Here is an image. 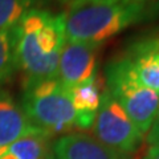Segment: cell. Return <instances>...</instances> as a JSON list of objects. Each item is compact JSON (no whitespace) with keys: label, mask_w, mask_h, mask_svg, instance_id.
<instances>
[{"label":"cell","mask_w":159,"mask_h":159,"mask_svg":"<svg viewBox=\"0 0 159 159\" xmlns=\"http://www.w3.org/2000/svg\"><path fill=\"white\" fill-rule=\"evenodd\" d=\"M34 0H0V31L12 29L29 9Z\"/></svg>","instance_id":"cell-13"},{"label":"cell","mask_w":159,"mask_h":159,"mask_svg":"<svg viewBox=\"0 0 159 159\" xmlns=\"http://www.w3.org/2000/svg\"><path fill=\"white\" fill-rule=\"evenodd\" d=\"M92 131L93 137L101 143L125 155H133L145 145V135L106 89L103 90Z\"/></svg>","instance_id":"cell-5"},{"label":"cell","mask_w":159,"mask_h":159,"mask_svg":"<svg viewBox=\"0 0 159 159\" xmlns=\"http://www.w3.org/2000/svg\"><path fill=\"white\" fill-rule=\"evenodd\" d=\"M66 44L62 13L32 8L16 25V62L24 86L57 78L60 54Z\"/></svg>","instance_id":"cell-1"},{"label":"cell","mask_w":159,"mask_h":159,"mask_svg":"<svg viewBox=\"0 0 159 159\" xmlns=\"http://www.w3.org/2000/svg\"><path fill=\"white\" fill-rule=\"evenodd\" d=\"M20 105L32 125L51 137L82 131L66 88L57 78L24 86Z\"/></svg>","instance_id":"cell-3"},{"label":"cell","mask_w":159,"mask_h":159,"mask_svg":"<svg viewBox=\"0 0 159 159\" xmlns=\"http://www.w3.org/2000/svg\"><path fill=\"white\" fill-rule=\"evenodd\" d=\"M64 6L74 3H81V2H113V3H137V4H154L159 3V0H60Z\"/></svg>","instance_id":"cell-15"},{"label":"cell","mask_w":159,"mask_h":159,"mask_svg":"<svg viewBox=\"0 0 159 159\" xmlns=\"http://www.w3.org/2000/svg\"><path fill=\"white\" fill-rule=\"evenodd\" d=\"M159 3L81 2L66 6L62 13L66 43H84L99 47L129 27L157 13Z\"/></svg>","instance_id":"cell-2"},{"label":"cell","mask_w":159,"mask_h":159,"mask_svg":"<svg viewBox=\"0 0 159 159\" xmlns=\"http://www.w3.org/2000/svg\"><path fill=\"white\" fill-rule=\"evenodd\" d=\"M47 159H54V158H53V155H52V151H51V154L48 155V158H47Z\"/></svg>","instance_id":"cell-17"},{"label":"cell","mask_w":159,"mask_h":159,"mask_svg":"<svg viewBox=\"0 0 159 159\" xmlns=\"http://www.w3.org/2000/svg\"><path fill=\"white\" fill-rule=\"evenodd\" d=\"M98 47L84 43H66L58 61L57 80L64 88H72L96 76Z\"/></svg>","instance_id":"cell-6"},{"label":"cell","mask_w":159,"mask_h":159,"mask_svg":"<svg viewBox=\"0 0 159 159\" xmlns=\"http://www.w3.org/2000/svg\"><path fill=\"white\" fill-rule=\"evenodd\" d=\"M76 111L81 119L82 131L92 129L105 90L103 81L97 74L88 81L66 89Z\"/></svg>","instance_id":"cell-10"},{"label":"cell","mask_w":159,"mask_h":159,"mask_svg":"<svg viewBox=\"0 0 159 159\" xmlns=\"http://www.w3.org/2000/svg\"><path fill=\"white\" fill-rule=\"evenodd\" d=\"M141 159H159V145L147 146L146 151Z\"/></svg>","instance_id":"cell-16"},{"label":"cell","mask_w":159,"mask_h":159,"mask_svg":"<svg viewBox=\"0 0 159 159\" xmlns=\"http://www.w3.org/2000/svg\"><path fill=\"white\" fill-rule=\"evenodd\" d=\"M17 70L16 27L0 31V85L8 81Z\"/></svg>","instance_id":"cell-12"},{"label":"cell","mask_w":159,"mask_h":159,"mask_svg":"<svg viewBox=\"0 0 159 159\" xmlns=\"http://www.w3.org/2000/svg\"><path fill=\"white\" fill-rule=\"evenodd\" d=\"M105 89L146 137L157 116L159 93L139 84L122 56L113 58L106 65Z\"/></svg>","instance_id":"cell-4"},{"label":"cell","mask_w":159,"mask_h":159,"mask_svg":"<svg viewBox=\"0 0 159 159\" xmlns=\"http://www.w3.org/2000/svg\"><path fill=\"white\" fill-rule=\"evenodd\" d=\"M51 151L54 159H131L84 131L60 135L53 141Z\"/></svg>","instance_id":"cell-8"},{"label":"cell","mask_w":159,"mask_h":159,"mask_svg":"<svg viewBox=\"0 0 159 159\" xmlns=\"http://www.w3.org/2000/svg\"><path fill=\"white\" fill-rule=\"evenodd\" d=\"M52 137L36 129L13 142L0 159H47L51 154Z\"/></svg>","instance_id":"cell-11"},{"label":"cell","mask_w":159,"mask_h":159,"mask_svg":"<svg viewBox=\"0 0 159 159\" xmlns=\"http://www.w3.org/2000/svg\"><path fill=\"white\" fill-rule=\"evenodd\" d=\"M145 142H146L147 146L159 145V105H158L157 116H155V119H154L152 126L145 137Z\"/></svg>","instance_id":"cell-14"},{"label":"cell","mask_w":159,"mask_h":159,"mask_svg":"<svg viewBox=\"0 0 159 159\" xmlns=\"http://www.w3.org/2000/svg\"><path fill=\"white\" fill-rule=\"evenodd\" d=\"M121 56L139 84L159 93V37L139 39Z\"/></svg>","instance_id":"cell-7"},{"label":"cell","mask_w":159,"mask_h":159,"mask_svg":"<svg viewBox=\"0 0 159 159\" xmlns=\"http://www.w3.org/2000/svg\"><path fill=\"white\" fill-rule=\"evenodd\" d=\"M23 107L6 90H0V157L25 134L36 130Z\"/></svg>","instance_id":"cell-9"}]
</instances>
